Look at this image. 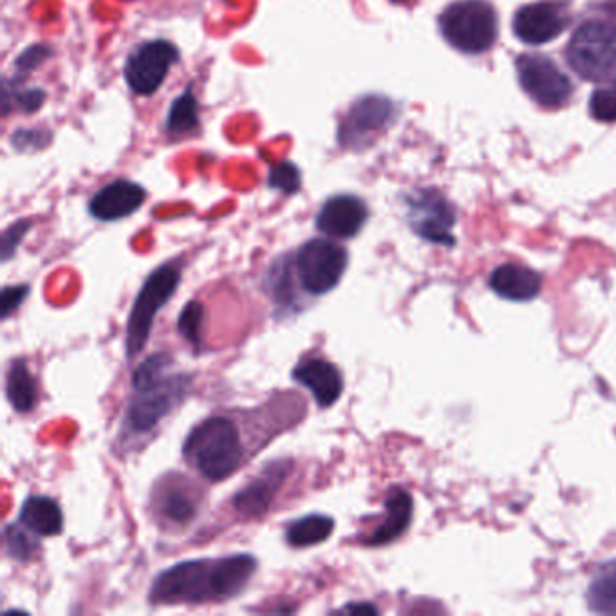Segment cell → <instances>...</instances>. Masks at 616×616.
Returning a JSON list of instances; mask_svg holds the SVG:
<instances>
[{"mask_svg":"<svg viewBox=\"0 0 616 616\" xmlns=\"http://www.w3.org/2000/svg\"><path fill=\"white\" fill-rule=\"evenodd\" d=\"M169 354H150L132 374V397L125 411L124 428L130 436L150 433L163 417L184 402L192 387L189 374H170Z\"/></svg>","mask_w":616,"mask_h":616,"instance_id":"1","label":"cell"},{"mask_svg":"<svg viewBox=\"0 0 616 616\" xmlns=\"http://www.w3.org/2000/svg\"><path fill=\"white\" fill-rule=\"evenodd\" d=\"M179 283H181V268L176 263L161 264L145 280L130 308L127 334H125V349L130 360L144 353L155 326L156 315L178 291Z\"/></svg>","mask_w":616,"mask_h":616,"instance_id":"5","label":"cell"},{"mask_svg":"<svg viewBox=\"0 0 616 616\" xmlns=\"http://www.w3.org/2000/svg\"><path fill=\"white\" fill-rule=\"evenodd\" d=\"M443 39L454 50L467 55H481L496 44L497 13L487 0H457L439 15Z\"/></svg>","mask_w":616,"mask_h":616,"instance_id":"4","label":"cell"},{"mask_svg":"<svg viewBox=\"0 0 616 616\" xmlns=\"http://www.w3.org/2000/svg\"><path fill=\"white\" fill-rule=\"evenodd\" d=\"M590 113L596 121L615 124L616 121V79L598 87L590 99Z\"/></svg>","mask_w":616,"mask_h":616,"instance_id":"27","label":"cell"},{"mask_svg":"<svg viewBox=\"0 0 616 616\" xmlns=\"http://www.w3.org/2000/svg\"><path fill=\"white\" fill-rule=\"evenodd\" d=\"M31 288L28 284H22V286H6L2 289V306H0V317L8 318L13 311L22 306L25 297L30 295Z\"/></svg>","mask_w":616,"mask_h":616,"instance_id":"32","label":"cell"},{"mask_svg":"<svg viewBox=\"0 0 616 616\" xmlns=\"http://www.w3.org/2000/svg\"><path fill=\"white\" fill-rule=\"evenodd\" d=\"M152 604H203L223 602L219 587L217 559L183 561L156 576L150 587Z\"/></svg>","mask_w":616,"mask_h":616,"instance_id":"3","label":"cell"},{"mask_svg":"<svg viewBox=\"0 0 616 616\" xmlns=\"http://www.w3.org/2000/svg\"><path fill=\"white\" fill-rule=\"evenodd\" d=\"M179 50L169 40H150L138 45L125 62V79L132 93L155 95L163 85L170 67L178 64Z\"/></svg>","mask_w":616,"mask_h":616,"instance_id":"9","label":"cell"},{"mask_svg":"<svg viewBox=\"0 0 616 616\" xmlns=\"http://www.w3.org/2000/svg\"><path fill=\"white\" fill-rule=\"evenodd\" d=\"M31 226H33L31 221L20 219L17 223L11 224L10 229L6 230L4 234H2V246H0L2 263H8L15 255L17 248H19L25 234L30 232Z\"/></svg>","mask_w":616,"mask_h":616,"instance_id":"29","label":"cell"},{"mask_svg":"<svg viewBox=\"0 0 616 616\" xmlns=\"http://www.w3.org/2000/svg\"><path fill=\"white\" fill-rule=\"evenodd\" d=\"M294 380L314 394L318 407H333L343 393V376L334 363L308 358L294 369Z\"/></svg>","mask_w":616,"mask_h":616,"instance_id":"16","label":"cell"},{"mask_svg":"<svg viewBox=\"0 0 616 616\" xmlns=\"http://www.w3.org/2000/svg\"><path fill=\"white\" fill-rule=\"evenodd\" d=\"M45 99V91L40 87H31V89L17 91L13 93V104L17 109L22 113H36L42 107Z\"/></svg>","mask_w":616,"mask_h":616,"instance_id":"33","label":"cell"},{"mask_svg":"<svg viewBox=\"0 0 616 616\" xmlns=\"http://www.w3.org/2000/svg\"><path fill=\"white\" fill-rule=\"evenodd\" d=\"M394 116L396 109L387 96H362L349 107L348 115L343 116L338 129V139L346 149L371 144L374 136L393 124Z\"/></svg>","mask_w":616,"mask_h":616,"instance_id":"11","label":"cell"},{"mask_svg":"<svg viewBox=\"0 0 616 616\" xmlns=\"http://www.w3.org/2000/svg\"><path fill=\"white\" fill-rule=\"evenodd\" d=\"M145 199L147 192L141 184L118 179L96 192L95 198L91 199L89 212L98 221L110 223L135 214L136 210L141 209Z\"/></svg>","mask_w":616,"mask_h":616,"instance_id":"15","label":"cell"},{"mask_svg":"<svg viewBox=\"0 0 616 616\" xmlns=\"http://www.w3.org/2000/svg\"><path fill=\"white\" fill-rule=\"evenodd\" d=\"M6 396L17 413H31L35 408L39 387H36L35 376L22 358L11 362L10 371L6 376Z\"/></svg>","mask_w":616,"mask_h":616,"instance_id":"20","label":"cell"},{"mask_svg":"<svg viewBox=\"0 0 616 616\" xmlns=\"http://www.w3.org/2000/svg\"><path fill=\"white\" fill-rule=\"evenodd\" d=\"M490 288L513 302H528L541 294L542 277L521 264H502L490 275Z\"/></svg>","mask_w":616,"mask_h":616,"instance_id":"17","label":"cell"},{"mask_svg":"<svg viewBox=\"0 0 616 616\" xmlns=\"http://www.w3.org/2000/svg\"><path fill=\"white\" fill-rule=\"evenodd\" d=\"M50 56H53V50H51L50 45H31V47L22 51V53L17 56V73H19V75L31 73V71H35L39 65L44 64L45 60L50 59Z\"/></svg>","mask_w":616,"mask_h":616,"instance_id":"30","label":"cell"},{"mask_svg":"<svg viewBox=\"0 0 616 616\" xmlns=\"http://www.w3.org/2000/svg\"><path fill=\"white\" fill-rule=\"evenodd\" d=\"M516 70L522 91L544 109H559L573 96L572 79L548 56L521 55Z\"/></svg>","mask_w":616,"mask_h":616,"instance_id":"8","label":"cell"},{"mask_svg":"<svg viewBox=\"0 0 616 616\" xmlns=\"http://www.w3.org/2000/svg\"><path fill=\"white\" fill-rule=\"evenodd\" d=\"M369 209L363 199L351 194L334 195L317 215V229L333 238H353L368 223Z\"/></svg>","mask_w":616,"mask_h":616,"instance_id":"13","label":"cell"},{"mask_svg":"<svg viewBox=\"0 0 616 616\" xmlns=\"http://www.w3.org/2000/svg\"><path fill=\"white\" fill-rule=\"evenodd\" d=\"M342 612L346 613H371V615H376L378 609L373 604H349V606L343 607Z\"/></svg>","mask_w":616,"mask_h":616,"instance_id":"34","label":"cell"},{"mask_svg":"<svg viewBox=\"0 0 616 616\" xmlns=\"http://www.w3.org/2000/svg\"><path fill=\"white\" fill-rule=\"evenodd\" d=\"M411 519H413V497L408 496L407 490L403 488H394L385 501V519L374 530L373 535L365 539V544L383 546L396 541L397 537L407 532Z\"/></svg>","mask_w":616,"mask_h":616,"instance_id":"18","label":"cell"},{"mask_svg":"<svg viewBox=\"0 0 616 616\" xmlns=\"http://www.w3.org/2000/svg\"><path fill=\"white\" fill-rule=\"evenodd\" d=\"M204 308L198 300L184 306L178 318V331L181 337L198 351L201 348V328H203Z\"/></svg>","mask_w":616,"mask_h":616,"instance_id":"26","label":"cell"},{"mask_svg":"<svg viewBox=\"0 0 616 616\" xmlns=\"http://www.w3.org/2000/svg\"><path fill=\"white\" fill-rule=\"evenodd\" d=\"M349 255L328 238H311L295 255V269L302 288L314 297L333 291L348 269Z\"/></svg>","mask_w":616,"mask_h":616,"instance_id":"7","label":"cell"},{"mask_svg":"<svg viewBox=\"0 0 616 616\" xmlns=\"http://www.w3.org/2000/svg\"><path fill=\"white\" fill-rule=\"evenodd\" d=\"M572 22L570 0H537L513 15V33L528 45H541L561 36Z\"/></svg>","mask_w":616,"mask_h":616,"instance_id":"12","label":"cell"},{"mask_svg":"<svg viewBox=\"0 0 616 616\" xmlns=\"http://www.w3.org/2000/svg\"><path fill=\"white\" fill-rule=\"evenodd\" d=\"M289 468H291L289 461L269 463L261 476L255 477L254 481L246 485L241 492L235 493L232 499L235 512L246 519H258V517L266 516L275 496L288 477Z\"/></svg>","mask_w":616,"mask_h":616,"instance_id":"14","label":"cell"},{"mask_svg":"<svg viewBox=\"0 0 616 616\" xmlns=\"http://www.w3.org/2000/svg\"><path fill=\"white\" fill-rule=\"evenodd\" d=\"M407 219L417 237L428 243L453 246L456 212L453 204L436 189L416 190L407 198Z\"/></svg>","mask_w":616,"mask_h":616,"instance_id":"10","label":"cell"},{"mask_svg":"<svg viewBox=\"0 0 616 616\" xmlns=\"http://www.w3.org/2000/svg\"><path fill=\"white\" fill-rule=\"evenodd\" d=\"M567 64L587 82L616 79V28L587 20L573 33L566 47Z\"/></svg>","mask_w":616,"mask_h":616,"instance_id":"6","label":"cell"},{"mask_svg":"<svg viewBox=\"0 0 616 616\" xmlns=\"http://www.w3.org/2000/svg\"><path fill=\"white\" fill-rule=\"evenodd\" d=\"M590 609L602 615L616 613V561L607 562L596 572L587 590Z\"/></svg>","mask_w":616,"mask_h":616,"instance_id":"22","label":"cell"},{"mask_svg":"<svg viewBox=\"0 0 616 616\" xmlns=\"http://www.w3.org/2000/svg\"><path fill=\"white\" fill-rule=\"evenodd\" d=\"M19 522L36 537H55L64 530V513L51 497L31 496L20 508Z\"/></svg>","mask_w":616,"mask_h":616,"instance_id":"19","label":"cell"},{"mask_svg":"<svg viewBox=\"0 0 616 616\" xmlns=\"http://www.w3.org/2000/svg\"><path fill=\"white\" fill-rule=\"evenodd\" d=\"M334 521L322 513L300 517L286 528V542L294 548H311L333 535Z\"/></svg>","mask_w":616,"mask_h":616,"instance_id":"21","label":"cell"},{"mask_svg":"<svg viewBox=\"0 0 616 616\" xmlns=\"http://www.w3.org/2000/svg\"><path fill=\"white\" fill-rule=\"evenodd\" d=\"M199 127L198 99L192 91H184L183 95L170 105L167 115V132L174 136L189 135Z\"/></svg>","mask_w":616,"mask_h":616,"instance_id":"23","label":"cell"},{"mask_svg":"<svg viewBox=\"0 0 616 616\" xmlns=\"http://www.w3.org/2000/svg\"><path fill=\"white\" fill-rule=\"evenodd\" d=\"M53 136L50 132H44V130H17L13 138H11V144H13V149L19 150V152H24V150H30V147H36V149H44L45 145L50 144Z\"/></svg>","mask_w":616,"mask_h":616,"instance_id":"31","label":"cell"},{"mask_svg":"<svg viewBox=\"0 0 616 616\" xmlns=\"http://www.w3.org/2000/svg\"><path fill=\"white\" fill-rule=\"evenodd\" d=\"M606 10L609 11L616 20V0H606Z\"/></svg>","mask_w":616,"mask_h":616,"instance_id":"35","label":"cell"},{"mask_svg":"<svg viewBox=\"0 0 616 616\" xmlns=\"http://www.w3.org/2000/svg\"><path fill=\"white\" fill-rule=\"evenodd\" d=\"M268 184L269 189L278 190L283 194H297L298 190H300V184H302L300 170L291 161L274 164L269 169Z\"/></svg>","mask_w":616,"mask_h":616,"instance_id":"28","label":"cell"},{"mask_svg":"<svg viewBox=\"0 0 616 616\" xmlns=\"http://www.w3.org/2000/svg\"><path fill=\"white\" fill-rule=\"evenodd\" d=\"M183 454L201 476L217 482L235 474L243 461V445L229 417L212 416L189 434Z\"/></svg>","mask_w":616,"mask_h":616,"instance_id":"2","label":"cell"},{"mask_svg":"<svg viewBox=\"0 0 616 616\" xmlns=\"http://www.w3.org/2000/svg\"><path fill=\"white\" fill-rule=\"evenodd\" d=\"M33 535L35 533L30 532L25 527L8 524L4 530V544L8 555L20 562L33 559V555L39 552V541Z\"/></svg>","mask_w":616,"mask_h":616,"instance_id":"25","label":"cell"},{"mask_svg":"<svg viewBox=\"0 0 616 616\" xmlns=\"http://www.w3.org/2000/svg\"><path fill=\"white\" fill-rule=\"evenodd\" d=\"M159 513L176 524H184L194 519L198 513V505L183 487L172 485V487L164 488L163 493L159 497Z\"/></svg>","mask_w":616,"mask_h":616,"instance_id":"24","label":"cell"}]
</instances>
